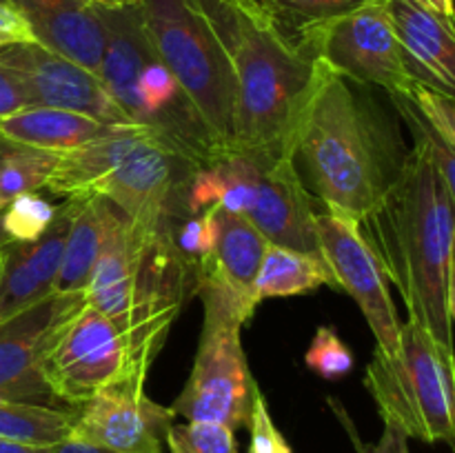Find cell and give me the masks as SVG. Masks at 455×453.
Returning a JSON list of instances; mask_svg holds the SVG:
<instances>
[{
	"instance_id": "6da1fadb",
	"label": "cell",
	"mask_w": 455,
	"mask_h": 453,
	"mask_svg": "<svg viewBox=\"0 0 455 453\" xmlns=\"http://www.w3.org/2000/svg\"><path fill=\"white\" fill-rule=\"evenodd\" d=\"M409 151L367 87L318 65L291 138V160L307 191L363 222L400 178Z\"/></svg>"
},
{
	"instance_id": "7a4b0ae2",
	"label": "cell",
	"mask_w": 455,
	"mask_h": 453,
	"mask_svg": "<svg viewBox=\"0 0 455 453\" xmlns=\"http://www.w3.org/2000/svg\"><path fill=\"white\" fill-rule=\"evenodd\" d=\"M413 136L403 173L360 225H367L364 238L403 296L409 320L453 349L455 191L444 185L431 154V142L443 140Z\"/></svg>"
},
{
	"instance_id": "3957f363",
	"label": "cell",
	"mask_w": 455,
	"mask_h": 453,
	"mask_svg": "<svg viewBox=\"0 0 455 453\" xmlns=\"http://www.w3.org/2000/svg\"><path fill=\"white\" fill-rule=\"evenodd\" d=\"M220 36L235 83L238 149L291 158V138L318 65L298 56L235 0H198Z\"/></svg>"
},
{
	"instance_id": "277c9868",
	"label": "cell",
	"mask_w": 455,
	"mask_h": 453,
	"mask_svg": "<svg viewBox=\"0 0 455 453\" xmlns=\"http://www.w3.org/2000/svg\"><path fill=\"white\" fill-rule=\"evenodd\" d=\"M209 207L244 216L269 244L323 260L314 200L291 158L235 149L198 167L191 180L189 211L196 216Z\"/></svg>"
},
{
	"instance_id": "5b68a950",
	"label": "cell",
	"mask_w": 455,
	"mask_h": 453,
	"mask_svg": "<svg viewBox=\"0 0 455 453\" xmlns=\"http://www.w3.org/2000/svg\"><path fill=\"white\" fill-rule=\"evenodd\" d=\"M194 296L204 305L203 336L189 380L172 404L173 416L187 422H216L234 431L249 426L260 389L249 371L240 329L258 305L209 274L196 278Z\"/></svg>"
},
{
	"instance_id": "8992f818",
	"label": "cell",
	"mask_w": 455,
	"mask_h": 453,
	"mask_svg": "<svg viewBox=\"0 0 455 453\" xmlns=\"http://www.w3.org/2000/svg\"><path fill=\"white\" fill-rule=\"evenodd\" d=\"M156 56L176 78L225 151L238 149L229 53L198 0H136Z\"/></svg>"
},
{
	"instance_id": "52a82bcc",
	"label": "cell",
	"mask_w": 455,
	"mask_h": 453,
	"mask_svg": "<svg viewBox=\"0 0 455 453\" xmlns=\"http://www.w3.org/2000/svg\"><path fill=\"white\" fill-rule=\"evenodd\" d=\"M364 386L382 420L398 426L407 438L453 447V349L440 345L420 324L409 318L400 324L394 355L373 351Z\"/></svg>"
},
{
	"instance_id": "ba28073f",
	"label": "cell",
	"mask_w": 455,
	"mask_h": 453,
	"mask_svg": "<svg viewBox=\"0 0 455 453\" xmlns=\"http://www.w3.org/2000/svg\"><path fill=\"white\" fill-rule=\"evenodd\" d=\"M147 373L124 324L87 302L65 324L44 360L47 385L69 407L118 382L142 386Z\"/></svg>"
},
{
	"instance_id": "9c48e42d",
	"label": "cell",
	"mask_w": 455,
	"mask_h": 453,
	"mask_svg": "<svg viewBox=\"0 0 455 453\" xmlns=\"http://www.w3.org/2000/svg\"><path fill=\"white\" fill-rule=\"evenodd\" d=\"M196 171L198 164L147 131L93 194L109 200L140 229L172 238L173 229L191 216L189 189Z\"/></svg>"
},
{
	"instance_id": "30bf717a",
	"label": "cell",
	"mask_w": 455,
	"mask_h": 453,
	"mask_svg": "<svg viewBox=\"0 0 455 453\" xmlns=\"http://www.w3.org/2000/svg\"><path fill=\"white\" fill-rule=\"evenodd\" d=\"M298 53L351 83L385 89L389 96L404 93L416 83L385 0L324 25Z\"/></svg>"
},
{
	"instance_id": "8fae6325",
	"label": "cell",
	"mask_w": 455,
	"mask_h": 453,
	"mask_svg": "<svg viewBox=\"0 0 455 453\" xmlns=\"http://www.w3.org/2000/svg\"><path fill=\"white\" fill-rule=\"evenodd\" d=\"M84 306V293H52L0 318V400L60 407L44 378V360L65 324Z\"/></svg>"
},
{
	"instance_id": "7c38bea8",
	"label": "cell",
	"mask_w": 455,
	"mask_h": 453,
	"mask_svg": "<svg viewBox=\"0 0 455 453\" xmlns=\"http://www.w3.org/2000/svg\"><path fill=\"white\" fill-rule=\"evenodd\" d=\"M320 256L336 280V289L349 293L363 309L376 349L394 355L398 351L400 320L389 293V278L376 251L364 238L363 225L342 213H315Z\"/></svg>"
},
{
	"instance_id": "4fadbf2b",
	"label": "cell",
	"mask_w": 455,
	"mask_h": 453,
	"mask_svg": "<svg viewBox=\"0 0 455 453\" xmlns=\"http://www.w3.org/2000/svg\"><path fill=\"white\" fill-rule=\"evenodd\" d=\"M0 65L16 71L25 83L31 107L78 111L105 124H133L107 93L98 74L34 40L0 47Z\"/></svg>"
},
{
	"instance_id": "5bb4252c",
	"label": "cell",
	"mask_w": 455,
	"mask_h": 453,
	"mask_svg": "<svg viewBox=\"0 0 455 453\" xmlns=\"http://www.w3.org/2000/svg\"><path fill=\"white\" fill-rule=\"evenodd\" d=\"M173 417L172 407L147 398L140 385L118 382L78 404L69 438L116 453H163Z\"/></svg>"
},
{
	"instance_id": "9a60e30c",
	"label": "cell",
	"mask_w": 455,
	"mask_h": 453,
	"mask_svg": "<svg viewBox=\"0 0 455 453\" xmlns=\"http://www.w3.org/2000/svg\"><path fill=\"white\" fill-rule=\"evenodd\" d=\"M78 209V195L58 204L49 229L31 242H7L0 247V318L18 314L53 293L67 234Z\"/></svg>"
},
{
	"instance_id": "2e32d148",
	"label": "cell",
	"mask_w": 455,
	"mask_h": 453,
	"mask_svg": "<svg viewBox=\"0 0 455 453\" xmlns=\"http://www.w3.org/2000/svg\"><path fill=\"white\" fill-rule=\"evenodd\" d=\"M29 29L31 40L98 74L105 47L98 0H4Z\"/></svg>"
},
{
	"instance_id": "e0dca14e",
	"label": "cell",
	"mask_w": 455,
	"mask_h": 453,
	"mask_svg": "<svg viewBox=\"0 0 455 453\" xmlns=\"http://www.w3.org/2000/svg\"><path fill=\"white\" fill-rule=\"evenodd\" d=\"M105 47H102L98 78L123 114L132 120L136 107V80L142 67L154 60L156 52L147 36L136 0H98Z\"/></svg>"
},
{
	"instance_id": "ac0fdd59",
	"label": "cell",
	"mask_w": 455,
	"mask_h": 453,
	"mask_svg": "<svg viewBox=\"0 0 455 453\" xmlns=\"http://www.w3.org/2000/svg\"><path fill=\"white\" fill-rule=\"evenodd\" d=\"M385 7L413 78L453 96V20L422 7L416 0H385Z\"/></svg>"
},
{
	"instance_id": "d6986e66",
	"label": "cell",
	"mask_w": 455,
	"mask_h": 453,
	"mask_svg": "<svg viewBox=\"0 0 455 453\" xmlns=\"http://www.w3.org/2000/svg\"><path fill=\"white\" fill-rule=\"evenodd\" d=\"M124 127H136V124H105L78 111L56 109V107H25L0 120V138L62 154L111 136Z\"/></svg>"
},
{
	"instance_id": "ffe728a7",
	"label": "cell",
	"mask_w": 455,
	"mask_h": 453,
	"mask_svg": "<svg viewBox=\"0 0 455 453\" xmlns=\"http://www.w3.org/2000/svg\"><path fill=\"white\" fill-rule=\"evenodd\" d=\"M209 209H213V218H216V244H213L207 265L196 275L212 274L235 293L258 305L253 298V282H256V274L269 242L240 213L222 211L218 207Z\"/></svg>"
},
{
	"instance_id": "44dd1931",
	"label": "cell",
	"mask_w": 455,
	"mask_h": 453,
	"mask_svg": "<svg viewBox=\"0 0 455 453\" xmlns=\"http://www.w3.org/2000/svg\"><path fill=\"white\" fill-rule=\"evenodd\" d=\"M118 209L102 195H78L53 293H84Z\"/></svg>"
},
{
	"instance_id": "7402d4cb",
	"label": "cell",
	"mask_w": 455,
	"mask_h": 453,
	"mask_svg": "<svg viewBox=\"0 0 455 453\" xmlns=\"http://www.w3.org/2000/svg\"><path fill=\"white\" fill-rule=\"evenodd\" d=\"M147 133L142 127H124L111 136L58 154V163L43 189L62 198L92 195L93 189L105 180L107 173L127 155L138 138Z\"/></svg>"
},
{
	"instance_id": "603a6c76",
	"label": "cell",
	"mask_w": 455,
	"mask_h": 453,
	"mask_svg": "<svg viewBox=\"0 0 455 453\" xmlns=\"http://www.w3.org/2000/svg\"><path fill=\"white\" fill-rule=\"evenodd\" d=\"M373 3L382 0H240L296 53L324 25Z\"/></svg>"
},
{
	"instance_id": "cb8c5ba5",
	"label": "cell",
	"mask_w": 455,
	"mask_h": 453,
	"mask_svg": "<svg viewBox=\"0 0 455 453\" xmlns=\"http://www.w3.org/2000/svg\"><path fill=\"white\" fill-rule=\"evenodd\" d=\"M323 284L336 287V280L323 260L280 247V244H269L256 274L253 298L260 305L267 298H291L311 293Z\"/></svg>"
},
{
	"instance_id": "d4e9b609",
	"label": "cell",
	"mask_w": 455,
	"mask_h": 453,
	"mask_svg": "<svg viewBox=\"0 0 455 453\" xmlns=\"http://www.w3.org/2000/svg\"><path fill=\"white\" fill-rule=\"evenodd\" d=\"M78 407L3 402L0 400V440L31 447H53L69 438Z\"/></svg>"
},
{
	"instance_id": "484cf974",
	"label": "cell",
	"mask_w": 455,
	"mask_h": 453,
	"mask_svg": "<svg viewBox=\"0 0 455 453\" xmlns=\"http://www.w3.org/2000/svg\"><path fill=\"white\" fill-rule=\"evenodd\" d=\"M58 163L56 151L13 142L0 160V207L22 194L40 191Z\"/></svg>"
},
{
	"instance_id": "4316f807",
	"label": "cell",
	"mask_w": 455,
	"mask_h": 453,
	"mask_svg": "<svg viewBox=\"0 0 455 453\" xmlns=\"http://www.w3.org/2000/svg\"><path fill=\"white\" fill-rule=\"evenodd\" d=\"M58 207L47 198L38 195V191L22 194L9 200L3 207V234L13 242H31L38 240L49 229L56 218Z\"/></svg>"
},
{
	"instance_id": "83f0119b",
	"label": "cell",
	"mask_w": 455,
	"mask_h": 453,
	"mask_svg": "<svg viewBox=\"0 0 455 453\" xmlns=\"http://www.w3.org/2000/svg\"><path fill=\"white\" fill-rule=\"evenodd\" d=\"M164 444L169 453H238L234 429L216 422L172 425Z\"/></svg>"
},
{
	"instance_id": "f1b7e54d",
	"label": "cell",
	"mask_w": 455,
	"mask_h": 453,
	"mask_svg": "<svg viewBox=\"0 0 455 453\" xmlns=\"http://www.w3.org/2000/svg\"><path fill=\"white\" fill-rule=\"evenodd\" d=\"M172 244L178 251V256L189 266L191 275L198 274L207 265L209 256L213 251V244H216V218H213V209H204V211L182 220L173 229Z\"/></svg>"
},
{
	"instance_id": "f546056e",
	"label": "cell",
	"mask_w": 455,
	"mask_h": 453,
	"mask_svg": "<svg viewBox=\"0 0 455 453\" xmlns=\"http://www.w3.org/2000/svg\"><path fill=\"white\" fill-rule=\"evenodd\" d=\"M404 96L411 100L413 109L418 111L427 127L440 138L447 147L455 149V100L451 93H444L431 84L416 83L404 91Z\"/></svg>"
},
{
	"instance_id": "4dcf8cb0",
	"label": "cell",
	"mask_w": 455,
	"mask_h": 453,
	"mask_svg": "<svg viewBox=\"0 0 455 453\" xmlns=\"http://www.w3.org/2000/svg\"><path fill=\"white\" fill-rule=\"evenodd\" d=\"M305 362L324 380H340L349 376L355 367L354 351L340 340L333 327H318L305 355Z\"/></svg>"
},
{
	"instance_id": "1f68e13d",
	"label": "cell",
	"mask_w": 455,
	"mask_h": 453,
	"mask_svg": "<svg viewBox=\"0 0 455 453\" xmlns=\"http://www.w3.org/2000/svg\"><path fill=\"white\" fill-rule=\"evenodd\" d=\"M249 433H251V440H249L247 453H293L289 442L284 440L283 431L275 426L262 391H258L256 400H253Z\"/></svg>"
},
{
	"instance_id": "d6a6232c",
	"label": "cell",
	"mask_w": 455,
	"mask_h": 453,
	"mask_svg": "<svg viewBox=\"0 0 455 453\" xmlns=\"http://www.w3.org/2000/svg\"><path fill=\"white\" fill-rule=\"evenodd\" d=\"M25 107H31L25 83L18 78L16 71L0 65V120L25 109Z\"/></svg>"
},
{
	"instance_id": "836d02e7",
	"label": "cell",
	"mask_w": 455,
	"mask_h": 453,
	"mask_svg": "<svg viewBox=\"0 0 455 453\" xmlns=\"http://www.w3.org/2000/svg\"><path fill=\"white\" fill-rule=\"evenodd\" d=\"M351 435H354L358 453H409V438L391 422H385V431L376 444H363L354 431H351Z\"/></svg>"
},
{
	"instance_id": "e575fe53",
	"label": "cell",
	"mask_w": 455,
	"mask_h": 453,
	"mask_svg": "<svg viewBox=\"0 0 455 453\" xmlns=\"http://www.w3.org/2000/svg\"><path fill=\"white\" fill-rule=\"evenodd\" d=\"M29 40L31 34L25 22H22V18L9 4L0 3V47L29 43Z\"/></svg>"
},
{
	"instance_id": "d590c367",
	"label": "cell",
	"mask_w": 455,
	"mask_h": 453,
	"mask_svg": "<svg viewBox=\"0 0 455 453\" xmlns=\"http://www.w3.org/2000/svg\"><path fill=\"white\" fill-rule=\"evenodd\" d=\"M49 453H116V451H111V449H105V447H96V444L80 442V440H74V438H67L62 440V442L49 447Z\"/></svg>"
},
{
	"instance_id": "8d00e7d4",
	"label": "cell",
	"mask_w": 455,
	"mask_h": 453,
	"mask_svg": "<svg viewBox=\"0 0 455 453\" xmlns=\"http://www.w3.org/2000/svg\"><path fill=\"white\" fill-rule=\"evenodd\" d=\"M416 3H420L422 7L431 9V12L453 20V0H416Z\"/></svg>"
},
{
	"instance_id": "74e56055",
	"label": "cell",
	"mask_w": 455,
	"mask_h": 453,
	"mask_svg": "<svg viewBox=\"0 0 455 453\" xmlns=\"http://www.w3.org/2000/svg\"><path fill=\"white\" fill-rule=\"evenodd\" d=\"M0 453H49V447H31V444L0 440Z\"/></svg>"
},
{
	"instance_id": "f35d334b",
	"label": "cell",
	"mask_w": 455,
	"mask_h": 453,
	"mask_svg": "<svg viewBox=\"0 0 455 453\" xmlns=\"http://www.w3.org/2000/svg\"><path fill=\"white\" fill-rule=\"evenodd\" d=\"M13 142L12 140H4V138H0V160L4 158V154L9 151V147H12Z\"/></svg>"
},
{
	"instance_id": "ab89813d",
	"label": "cell",
	"mask_w": 455,
	"mask_h": 453,
	"mask_svg": "<svg viewBox=\"0 0 455 453\" xmlns=\"http://www.w3.org/2000/svg\"><path fill=\"white\" fill-rule=\"evenodd\" d=\"M0 220H3V207H0ZM4 242H7V238H4L3 234V222H0V247H3Z\"/></svg>"
},
{
	"instance_id": "60d3db41",
	"label": "cell",
	"mask_w": 455,
	"mask_h": 453,
	"mask_svg": "<svg viewBox=\"0 0 455 453\" xmlns=\"http://www.w3.org/2000/svg\"><path fill=\"white\" fill-rule=\"evenodd\" d=\"M0 3H4V0H0ZM4 4H7V3H4Z\"/></svg>"
},
{
	"instance_id": "b9f144b4",
	"label": "cell",
	"mask_w": 455,
	"mask_h": 453,
	"mask_svg": "<svg viewBox=\"0 0 455 453\" xmlns=\"http://www.w3.org/2000/svg\"><path fill=\"white\" fill-rule=\"evenodd\" d=\"M238 3H240V0H238Z\"/></svg>"
}]
</instances>
